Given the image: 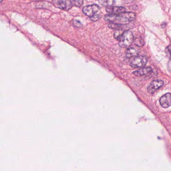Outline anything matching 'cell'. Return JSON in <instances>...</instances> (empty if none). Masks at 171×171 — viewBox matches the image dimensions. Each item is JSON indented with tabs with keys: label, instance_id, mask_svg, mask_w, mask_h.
Instances as JSON below:
<instances>
[{
	"label": "cell",
	"instance_id": "obj_1",
	"mask_svg": "<svg viewBox=\"0 0 171 171\" xmlns=\"http://www.w3.org/2000/svg\"><path fill=\"white\" fill-rule=\"evenodd\" d=\"M136 15L132 12H124L120 14H111L104 16V20L110 23L125 25L135 19Z\"/></svg>",
	"mask_w": 171,
	"mask_h": 171
},
{
	"label": "cell",
	"instance_id": "obj_2",
	"mask_svg": "<svg viewBox=\"0 0 171 171\" xmlns=\"http://www.w3.org/2000/svg\"><path fill=\"white\" fill-rule=\"evenodd\" d=\"M133 33L130 31H125L119 41V45L122 48L129 47L134 41Z\"/></svg>",
	"mask_w": 171,
	"mask_h": 171
},
{
	"label": "cell",
	"instance_id": "obj_3",
	"mask_svg": "<svg viewBox=\"0 0 171 171\" xmlns=\"http://www.w3.org/2000/svg\"><path fill=\"white\" fill-rule=\"evenodd\" d=\"M100 7L97 5H91L86 6L83 9V12L86 16L89 17L91 18L95 16L100 15L98 13L100 12Z\"/></svg>",
	"mask_w": 171,
	"mask_h": 171
},
{
	"label": "cell",
	"instance_id": "obj_4",
	"mask_svg": "<svg viewBox=\"0 0 171 171\" xmlns=\"http://www.w3.org/2000/svg\"><path fill=\"white\" fill-rule=\"evenodd\" d=\"M147 62L148 59L146 56H137L131 61L130 65L133 68H141L144 67Z\"/></svg>",
	"mask_w": 171,
	"mask_h": 171
},
{
	"label": "cell",
	"instance_id": "obj_5",
	"mask_svg": "<svg viewBox=\"0 0 171 171\" xmlns=\"http://www.w3.org/2000/svg\"><path fill=\"white\" fill-rule=\"evenodd\" d=\"M164 84V82L162 80H155L151 83V84L148 88V91L149 93L152 94L159 89L162 87Z\"/></svg>",
	"mask_w": 171,
	"mask_h": 171
},
{
	"label": "cell",
	"instance_id": "obj_6",
	"mask_svg": "<svg viewBox=\"0 0 171 171\" xmlns=\"http://www.w3.org/2000/svg\"><path fill=\"white\" fill-rule=\"evenodd\" d=\"M161 106L164 108H167L171 106V93H167L162 96L160 99Z\"/></svg>",
	"mask_w": 171,
	"mask_h": 171
},
{
	"label": "cell",
	"instance_id": "obj_7",
	"mask_svg": "<svg viewBox=\"0 0 171 171\" xmlns=\"http://www.w3.org/2000/svg\"><path fill=\"white\" fill-rule=\"evenodd\" d=\"M106 11L111 14H118L126 12V9L123 7L109 6L106 8Z\"/></svg>",
	"mask_w": 171,
	"mask_h": 171
},
{
	"label": "cell",
	"instance_id": "obj_8",
	"mask_svg": "<svg viewBox=\"0 0 171 171\" xmlns=\"http://www.w3.org/2000/svg\"><path fill=\"white\" fill-rule=\"evenodd\" d=\"M152 71V69L151 67H142L141 68L136 70L133 72V74L137 76H143L149 74Z\"/></svg>",
	"mask_w": 171,
	"mask_h": 171
},
{
	"label": "cell",
	"instance_id": "obj_9",
	"mask_svg": "<svg viewBox=\"0 0 171 171\" xmlns=\"http://www.w3.org/2000/svg\"><path fill=\"white\" fill-rule=\"evenodd\" d=\"M52 3L54 6L61 9H65L67 7V4L63 0H52Z\"/></svg>",
	"mask_w": 171,
	"mask_h": 171
},
{
	"label": "cell",
	"instance_id": "obj_10",
	"mask_svg": "<svg viewBox=\"0 0 171 171\" xmlns=\"http://www.w3.org/2000/svg\"><path fill=\"white\" fill-rule=\"evenodd\" d=\"M138 55V52L134 48H129L126 51V56L128 58L137 57Z\"/></svg>",
	"mask_w": 171,
	"mask_h": 171
},
{
	"label": "cell",
	"instance_id": "obj_11",
	"mask_svg": "<svg viewBox=\"0 0 171 171\" xmlns=\"http://www.w3.org/2000/svg\"><path fill=\"white\" fill-rule=\"evenodd\" d=\"M100 3L106 7L112 6L115 3V0H98Z\"/></svg>",
	"mask_w": 171,
	"mask_h": 171
},
{
	"label": "cell",
	"instance_id": "obj_12",
	"mask_svg": "<svg viewBox=\"0 0 171 171\" xmlns=\"http://www.w3.org/2000/svg\"><path fill=\"white\" fill-rule=\"evenodd\" d=\"M124 30L122 29H117L116 31L114 32V37L115 38V39H117V40L119 41L120 39L121 38V36L123 35V34L124 32Z\"/></svg>",
	"mask_w": 171,
	"mask_h": 171
},
{
	"label": "cell",
	"instance_id": "obj_13",
	"mask_svg": "<svg viewBox=\"0 0 171 171\" xmlns=\"http://www.w3.org/2000/svg\"><path fill=\"white\" fill-rule=\"evenodd\" d=\"M70 3L73 6L80 7L83 4V0H70Z\"/></svg>",
	"mask_w": 171,
	"mask_h": 171
},
{
	"label": "cell",
	"instance_id": "obj_14",
	"mask_svg": "<svg viewBox=\"0 0 171 171\" xmlns=\"http://www.w3.org/2000/svg\"><path fill=\"white\" fill-rule=\"evenodd\" d=\"M123 24H120L114 23H110L108 25V26L111 29H121V27L123 26Z\"/></svg>",
	"mask_w": 171,
	"mask_h": 171
},
{
	"label": "cell",
	"instance_id": "obj_15",
	"mask_svg": "<svg viewBox=\"0 0 171 171\" xmlns=\"http://www.w3.org/2000/svg\"><path fill=\"white\" fill-rule=\"evenodd\" d=\"M134 42L135 45L137 46L143 47L144 45V41H143V39L140 38H137L135 39Z\"/></svg>",
	"mask_w": 171,
	"mask_h": 171
},
{
	"label": "cell",
	"instance_id": "obj_16",
	"mask_svg": "<svg viewBox=\"0 0 171 171\" xmlns=\"http://www.w3.org/2000/svg\"><path fill=\"white\" fill-rule=\"evenodd\" d=\"M166 53L168 57H169L170 60H171V45H170L167 47L166 48Z\"/></svg>",
	"mask_w": 171,
	"mask_h": 171
},
{
	"label": "cell",
	"instance_id": "obj_17",
	"mask_svg": "<svg viewBox=\"0 0 171 171\" xmlns=\"http://www.w3.org/2000/svg\"><path fill=\"white\" fill-rule=\"evenodd\" d=\"M73 24L77 27H80L82 26V24H81V22L78 20L73 21Z\"/></svg>",
	"mask_w": 171,
	"mask_h": 171
},
{
	"label": "cell",
	"instance_id": "obj_18",
	"mask_svg": "<svg viewBox=\"0 0 171 171\" xmlns=\"http://www.w3.org/2000/svg\"><path fill=\"white\" fill-rule=\"evenodd\" d=\"M100 18H101L100 15H98L95 16L94 17H93L90 18V19L93 21H97Z\"/></svg>",
	"mask_w": 171,
	"mask_h": 171
},
{
	"label": "cell",
	"instance_id": "obj_19",
	"mask_svg": "<svg viewBox=\"0 0 171 171\" xmlns=\"http://www.w3.org/2000/svg\"><path fill=\"white\" fill-rule=\"evenodd\" d=\"M2 0H1V2H2Z\"/></svg>",
	"mask_w": 171,
	"mask_h": 171
}]
</instances>
